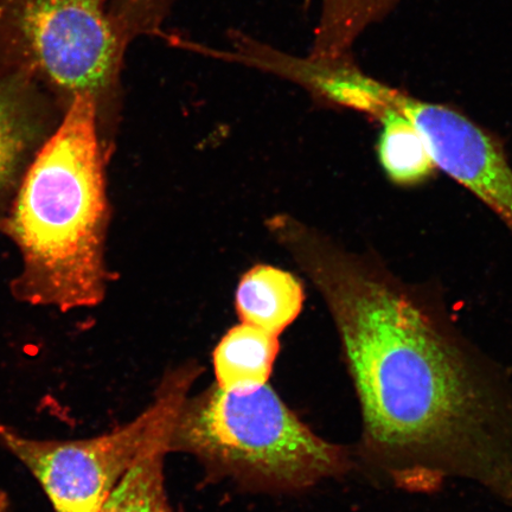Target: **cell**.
<instances>
[{"mask_svg": "<svg viewBox=\"0 0 512 512\" xmlns=\"http://www.w3.org/2000/svg\"><path fill=\"white\" fill-rule=\"evenodd\" d=\"M328 305L361 412L355 472L408 494L453 479L512 509V388L392 279L312 232L290 247Z\"/></svg>", "mask_w": 512, "mask_h": 512, "instance_id": "6da1fadb", "label": "cell"}, {"mask_svg": "<svg viewBox=\"0 0 512 512\" xmlns=\"http://www.w3.org/2000/svg\"><path fill=\"white\" fill-rule=\"evenodd\" d=\"M106 147L93 99L76 96L0 222L22 255V271L11 283L19 302L68 312L104 300L110 278Z\"/></svg>", "mask_w": 512, "mask_h": 512, "instance_id": "7a4b0ae2", "label": "cell"}, {"mask_svg": "<svg viewBox=\"0 0 512 512\" xmlns=\"http://www.w3.org/2000/svg\"><path fill=\"white\" fill-rule=\"evenodd\" d=\"M254 488L299 492L355 472L352 448L319 437L271 386L249 393L217 386L187 399L172 424L169 452Z\"/></svg>", "mask_w": 512, "mask_h": 512, "instance_id": "3957f363", "label": "cell"}, {"mask_svg": "<svg viewBox=\"0 0 512 512\" xmlns=\"http://www.w3.org/2000/svg\"><path fill=\"white\" fill-rule=\"evenodd\" d=\"M111 0H0V64L27 76L66 111L92 98L102 136L123 105L128 43Z\"/></svg>", "mask_w": 512, "mask_h": 512, "instance_id": "277c9868", "label": "cell"}, {"mask_svg": "<svg viewBox=\"0 0 512 512\" xmlns=\"http://www.w3.org/2000/svg\"><path fill=\"white\" fill-rule=\"evenodd\" d=\"M198 373L194 366L172 371L138 418L100 437L29 439L0 424V439L38 480L55 512H100L139 457L170 430Z\"/></svg>", "mask_w": 512, "mask_h": 512, "instance_id": "5b68a950", "label": "cell"}, {"mask_svg": "<svg viewBox=\"0 0 512 512\" xmlns=\"http://www.w3.org/2000/svg\"><path fill=\"white\" fill-rule=\"evenodd\" d=\"M393 107L425 137L435 166L473 192L512 232V168L501 147L451 108L406 93L395 96Z\"/></svg>", "mask_w": 512, "mask_h": 512, "instance_id": "8992f818", "label": "cell"}, {"mask_svg": "<svg viewBox=\"0 0 512 512\" xmlns=\"http://www.w3.org/2000/svg\"><path fill=\"white\" fill-rule=\"evenodd\" d=\"M62 114L44 89L0 64V222L31 160L55 131Z\"/></svg>", "mask_w": 512, "mask_h": 512, "instance_id": "52a82bcc", "label": "cell"}, {"mask_svg": "<svg viewBox=\"0 0 512 512\" xmlns=\"http://www.w3.org/2000/svg\"><path fill=\"white\" fill-rule=\"evenodd\" d=\"M304 299L303 286L291 273L259 265L243 275L235 303L241 323L279 337L302 312Z\"/></svg>", "mask_w": 512, "mask_h": 512, "instance_id": "ba28073f", "label": "cell"}, {"mask_svg": "<svg viewBox=\"0 0 512 512\" xmlns=\"http://www.w3.org/2000/svg\"><path fill=\"white\" fill-rule=\"evenodd\" d=\"M279 349L278 336L248 324L235 326L214 351L216 386L233 393L266 386Z\"/></svg>", "mask_w": 512, "mask_h": 512, "instance_id": "9c48e42d", "label": "cell"}, {"mask_svg": "<svg viewBox=\"0 0 512 512\" xmlns=\"http://www.w3.org/2000/svg\"><path fill=\"white\" fill-rule=\"evenodd\" d=\"M371 115L382 123L379 155L388 177L402 185L418 184L430 177L437 166L425 137L412 121L389 108Z\"/></svg>", "mask_w": 512, "mask_h": 512, "instance_id": "30bf717a", "label": "cell"}, {"mask_svg": "<svg viewBox=\"0 0 512 512\" xmlns=\"http://www.w3.org/2000/svg\"><path fill=\"white\" fill-rule=\"evenodd\" d=\"M170 432L171 428L139 457L100 512H172L164 477Z\"/></svg>", "mask_w": 512, "mask_h": 512, "instance_id": "8fae6325", "label": "cell"}, {"mask_svg": "<svg viewBox=\"0 0 512 512\" xmlns=\"http://www.w3.org/2000/svg\"><path fill=\"white\" fill-rule=\"evenodd\" d=\"M387 0H324L317 40L344 47L351 34L368 22Z\"/></svg>", "mask_w": 512, "mask_h": 512, "instance_id": "7c38bea8", "label": "cell"}, {"mask_svg": "<svg viewBox=\"0 0 512 512\" xmlns=\"http://www.w3.org/2000/svg\"><path fill=\"white\" fill-rule=\"evenodd\" d=\"M171 0H111L110 10L128 43L139 36L162 37Z\"/></svg>", "mask_w": 512, "mask_h": 512, "instance_id": "4fadbf2b", "label": "cell"}]
</instances>
